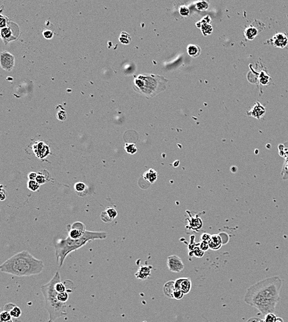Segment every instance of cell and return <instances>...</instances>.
Here are the masks:
<instances>
[{
  "mask_svg": "<svg viewBox=\"0 0 288 322\" xmlns=\"http://www.w3.org/2000/svg\"><path fill=\"white\" fill-rule=\"evenodd\" d=\"M175 290V281L166 282L163 287L164 295L169 299H173V293Z\"/></svg>",
  "mask_w": 288,
  "mask_h": 322,
  "instance_id": "cell-18",
  "label": "cell"
},
{
  "mask_svg": "<svg viewBox=\"0 0 288 322\" xmlns=\"http://www.w3.org/2000/svg\"><path fill=\"white\" fill-rule=\"evenodd\" d=\"M211 235H209L208 234H203L202 236H201V239H202V241H206V242H208L209 240L210 239V237H211Z\"/></svg>",
  "mask_w": 288,
  "mask_h": 322,
  "instance_id": "cell-42",
  "label": "cell"
},
{
  "mask_svg": "<svg viewBox=\"0 0 288 322\" xmlns=\"http://www.w3.org/2000/svg\"><path fill=\"white\" fill-rule=\"evenodd\" d=\"M180 13L183 16H188L190 14L189 8L186 6H181L180 8Z\"/></svg>",
  "mask_w": 288,
  "mask_h": 322,
  "instance_id": "cell-36",
  "label": "cell"
},
{
  "mask_svg": "<svg viewBox=\"0 0 288 322\" xmlns=\"http://www.w3.org/2000/svg\"><path fill=\"white\" fill-rule=\"evenodd\" d=\"M266 113L265 107L260 102H256L252 109L248 112V115L257 119H260Z\"/></svg>",
  "mask_w": 288,
  "mask_h": 322,
  "instance_id": "cell-13",
  "label": "cell"
},
{
  "mask_svg": "<svg viewBox=\"0 0 288 322\" xmlns=\"http://www.w3.org/2000/svg\"><path fill=\"white\" fill-rule=\"evenodd\" d=\"M7 24V18L5 16H3L1 14V20H0V27L1 29L6 27Z\"/></svg>",
  "mask_w": 288,
  "mask_h": 322,
  "instance_id": "cell-38",
  "label": "cell"
},
{
  "mask_svg": "<svg viewBox=\"0 0 288 322\" xmlns=\"http://www.w3.org/2000/svg\"><path fill=\"white\" fill-rule=\"evenodd\" d=\"M167 266L170 271L176 273H180L185 268V265L182 259L177 255H175L168 257Z\"/></svg>",
  "mask_w": 288,
  "mask_h": 322,
  "instance_id": "cell-7",
  "label": "cell"
},
{
  "mask_svg": "<svg viewBox=\"0 0 288 322\" xmlns=\"http://www.w3.org/2000/svg\"><path fill=\"white\" fill-rule=\"evenodd\" d=\"M37 177V174L34 172H31L28 174L29 180H35Z\"/></svg>",
  "mask_w": 288,
  "mask_h": 322,
  "instance_id": "cell-41",
  "label": "cell"
},
{
  "mask_svg": "<svg viewBox=\"0 0 288 322\" xmlns=\"http://www.w3.org/2000/svg\"><path fill=\"white\" fill-rule=\"evenodd\" d=\"M57 119L60 121H64L67 118V113L64 110H60L57 112Z\"/></svg>",
  "mask_w": 288,
  "mask_h": 322,
  "instance_id": "cell-34",
  "label": "cell"
},
{
  "mask_svg": "<svg viewBox=\"0 0 288 322\" xmlns=\"http://www.w3.org/2000/svg\"><path fill=\"white\" fill-rule=\"evenodd\" d=\"M6 191L3 189H1V200L3 201V200L6 199Z\"/></svg>",
  "mask_w": 288,
  "mask_h": 322,
  "instance_id": "cell-44",
  "label": "cell"
},
{
  "mask_svg": "<svg viewBox=\"0 0 288 322\" xmlns=\"http://www.w3.org/2000/svg\"><path fill=\"white\" fill-rule=\"evenodd\" d=\"M0 63L1 68L7 71H11L14 66V57L10 53L3 51L1 54Z\"/></svg>",
  "mask_w": 288,
  "mask_h": 322,
  "instance_id": "cell-9",
  "label": "cell"
},
{
  "mask_svg": "<svg viewBox=\"0 0 288 322\" xmlns=\"http://www.w3.org/2000/svg\"><path fill=\"white\" fill-rule=\"evenodd\" d=\"M275 322H284V320H283V319L281 317H276V319Z\"/></svg>",
  "mask_w": 288,
  "mask_h": 322,
  "instance_id": "cell-45",
  "label": "cell"
},
{
  "mask_svg": "<svg viewBox=\"0 0 288 322\" xmlns=\"http://www.w3.org/2000/svg\"><path fill=\"white\" fill-rule=\"evenodd\" d=\"M196 8L199 11H205L208 7V4L205 1L198 2L196 3Z\"/></svg>",
  "mask_w": 288,
  "mask_h": 322,
  "instance_id": "cell-32",
  "label": "cell"
},
{
  "mask_svg": "<svg viewBox=\"0 0 288 322\" xmlns=\"http://www.w3.org/2000/svg\"><path fill=\"white\" fill-rule=\"evenodd\" d=\"M199 248L201 250H203V252H205V251H207L209 249V244H208V242H206V241H202V242L200 244V246H199Z\"/></svg>",
  "mask_w": 288,
  "mask_h": 322,
  "instance_id": "cell-39",
  "label": "cell"
},
{
  "mask_svg": "<svg viewBox=\"0 0 288 322\" xmlns=\"http://www.w3.org/2000/svg\"><path fill=\"white\" fill-rule=\"evenodd\" d=\"M35 155L39 159H44L50 154V148L44 142H36L32 146Z\"/></svg>",
  "mask_w": 288,
  "mask_h": 322,
  "instance_id": "cell-10",
  "label": "cell"
},
{
  "mask_svg": "<svg viewBox=\"0 0 288 322\" xmlns=\"http://www.w3.org/2000/svg\"><path fill=\"white\" fill-rule=\"evenodd\" d=\"M108 237L107 232L86 231L84 235L79 239H72L67 237L64 239L59 240L55 244L56 261L59 267H62L68 255L72 252L79 249L88 242L94 240H103Z\"/></svg>",
  "mask_w": 288,
  "mask_h": 322,
  "instance_id": "cell-4",
  "label": "cell"
},
{
  "mask_svg": "<svg viewBox=\"0 0 288 322\" xmlns=\"http://www.w3.org/2000/svg\"><path fill=\"white\" fill-rule=\"evenodd\" d=\"M187 52L190 57L193 58H197L200 56L201 50L199 46L196 45L190 44L187 47Z\"/></svg>",
  "mask_w": 288,
  "mask_h": 322,
  "instance_id": "cell-22",
  "label": "cell"
},
{
  "mask_svg": "<svg viewBox=\"0 0 288 322\" xmlns=\"http://www.w3.org/2000/svg\"><path fill=\"white\" fill-rule=\"evenodd\" d=\"M12 320V317L9 312L3 310L0 314V321L6 322Z\"/></svg>",
  "mask_w": 288,
  "mask_h": 322,
  "instance_id": "cell-31",
  "label": "cell"
},
{
  "mask_svg": "<svg viewBox=\"0 0 288 322\" xmlns=\"http://www.w3.org/2000/svg\"><path fill=\"white\" fill-rule=\"evenodd\" d=\"M45 174V170H44V173H39L37 174V177L36 179V180L40 184V185H42V184H44L46 182L48 181V178L46 177V175L44 174Z\"/></svg>",
  "mask_w": 288,
  "mask_h": 322,
  "instance_id": "cell-30",
  "label": "cell"
},
{
  "mask_svg": "<svg viewBox=\"0 0 288 322\" xmlns=\"http://www.w3.org/2000/svg\"><path fill=\"white\" fill-rule=\"evenodd\" d=\"M271 80L270 76L264 71H262L259 77V81L262 85H267Z\"/></svg>",
  "mask_w": 288,
  "mask_h": 322,
  "instance_id": "cell-24",
  "label": "cell"
},
{
  "mask_svg": "<svg viewBox=\"0 0 288 322\" xmlns=\"http://www.w3.org/2000/svg\"><path fill=\"white\" fill-rule=\"evenodd\" d=\"M0 322H13V320H9V321H6V322H1V321H0Z\"/></svg>",
  "mask_w": 288,
  "mask_h": 322,
  "instance_id": "cell-46",
  "label": "cell"
},
{
  "mask_svg": "<svg viewBox=\"0 0 288 322\" xmlns=\"http://www.w3.org/2000/svg\"><path fill=\"white\" fill-rule=\"evenodd\" d=\"M278 150L280 155L285 159L281 171V175L283 180H288V142H286L284 144H280Z\"/></svg>",
  "mask_w": 288,
  "mask_h": 322,
  "instance_id": "cell-8",
  "label": "cell"
},
{
  "mask_svg": "<svg viewBox=\"0 0 288 322\" xmlns=\"http://www.w3.org/2000/svg\"><path fill=\"white\" fill-rule=\"evenodd\" d=\"M40 184L35 180H29L27 182V189L32 192H36L40 189Z\"/></svg>",
  "mask_w": 288,
  "mask_h": 322,
  "instance_id": "cell-26",
  "label": "cell"
},
{
  "mask_svg": "<svg viewBox=\"0 0 288 322\" xmlns=\"http://www.w3.org/2000/svg\"><path fill=\"white\" fill-rule=\"evenodd\" d=\"M68 237L72 239L81 238L86 232L85 225L81 222H75L72 225H68Z\"/></svg>",
  "mask_w": 288,
  "mask_h": 322,
  "instance_id": "cell-6",
  "label": "cell"
},
{
  "mask_svg": "<svg viewBox=\"0 0 288 322\" xmlns=\"http://www.w3.org/2000/svg\"><path fill=\"white\" fill-rule=\"evenodd\" d=\"M152 269L151 266L141 265L137 272L135 274V276L137 279L141 280H145L148 279L151 276V270Z\"/></svg>",
  "mask_w": 288,
  "mask_h": 322,
  "instance_id": "cell-16",
  "label": "cell"
},
{
  "mask_svg": "<svg viewBox=\"0 0 288 322\" xmlns=\"http://www.w3.org/2000/svg\"><path fill=\"white\" fill-rule=\"evenodd\" d=\"M60 281V273L57 271L47 284L41 286V290L44 299L45 308L49 314L48 322H55L57 319L67 315V304L59 301L57 297L59 292L55 289L56 284Z\"/></svg>",
  "mask_w": 288,
  "mask_h": 322,
  "instance_id": "cell-3",
  "label": "cell"
},
{
  "mask_svg": "<svg viewBox=\"0 0 288 322\" xmlns=\"http://www.w3.org/2000/svg\"><path fill=\"white\" fill-rule=\"evenodd\" d=\"M45 267L43 261L24 250L6 260L0 266L1 271L17 277L40 274Z\"/></svg>",
  "mask_w": 288,
  "mask_h": 322,
  "instance_id": "cell-2",
  "label": "cell"
},
{
  "mask_svg": "<svg viewBox=\"0 0 288 322\" xmlns=\"http://www.w3.org/2000/svg\"><path fill=\"white\" fill-rule=\"evenodd\" d=\"M276 319V316L274 313H270L265 316V322H275Z\"/></svg>",
  "mask_w": 288,
  "mask_h": 322,
  "instance_id": "cell-35",
  "label": "cell"
},
{
  "mask_svg": "<svg viewBox=\"0 0 288 322\" xmlns=\"http://www.w3.org/2000/svg\"><path fill=\"white\" fill-rule=\"evenodd\" d=\"M42 35L45 39H51L54 36V33L52 31L49 29H44L42 30Z\"/></svg>",
  "mask_w": 288,
  "mask_h": 322,
  "instance_id": "cell-33",
  "label": "cell"
},
{
  "mask_svg": "<svg viewBox=\"0 0 288 322\" xmlns=\"http://www.w3.org/2000/svg\"><path fill=\"white\" fill-rule=\"evenodd\" d=\"M118 216L117 211L111 207L107 208L106 209L102 212L101 214V220L105 222L108 223L113 221Z\"/></svg>",
  "mask_w": 288,
  "mask_h": 322,
  "instance_id": "cell-14",
  "label": "cell"
},
{
  "mask_svg": "<svg viewBox=\"0 0 288 322\" xmlns=\"http://www.w3.org/2000/svg\"><path fill=\"white\" fill-rule=\"evenodd\" d=\"M16 306L13 304V303H11V302H9L7 304H6L4 306V311H6V312H9L14 307H15Z\"/></svg>",
  "mask_w": 288,
  "mask_h": 322,
  "instance_id": "cell-40",
  "label": "cell"
},
{
  "mask_svg": "<svg viewBox=\"0 0 288 322\" xmlns=\"http://www.w3.org/2000/svg\"><path fill=\"white\" fill-rule=\"evenodd\" d=\"M12 318H14V319H17L19 317H21V314H22V311L21 310V309L17 307V306L14 307L10 312H9Z\"/></svg>",
  "mask_w": 288,
  "mask_h": 322,
  "instance_id": "cell-29",
  "label": "cell"
},
{
  "mask_svg": "<svg viewBox=\"0 0 288 322\" xmlns=\"http://www.w3.org/2000/svg\"><path fill=\"white\" fill-rule=\"evenodd\" d=\"M184 294L182 291L179 290H175L173 293V299L176 300H181L184 296Z\"/></svg>",
  "mask_w": 288,
  "mask_h": 322,
  "instance_id": "cell-37",
  "label": "cell"
},
{
  "mask_svg": "<svg viewBox=\"0 0 288 322\" xmlns=\"http://www.w3.org/2000/svg\"><path fill=\"white\" fill-rule=\"evenodd\" d=\"M211 18L209 16H206L202 19L201 21L198 22L196 24L198 27H200L203 34L208 35L213 31V27L211 25Z\"/></svg>",
  "mask_w": 288,
  "mask_h": 322,
  "instance_id": "cell-15",
  "label": "cell"
},
{
  "mask_svg": "<svg viewBox=\"0 0 288 322\" xmlns=\"http://www.w3.org/2000/svg\"><path fill=\"white\" fill-rule=\"evenodd\" d=\"M144 180L150 184H154L158 178V173L153 169H150L144 172L143 175Z\"/></svg>",
  "mask_w": 288,
  "mask_h": 322,
  "instance_id": "cell-20",
  "label": "cell"
},
{
  "mask_svg": "<svg viewBox=\"0 0 288 322\" xmlns=\"http://www.w3.org/2000/svg\"><path fill=\"white\" fill-rule=\"evenodd\" d=\"M131 40V38L129 34H127V32H123L121 33V37L119 38V40L122 44H128L130 43Z\"/></svg>",
  "mask_w": 288,
  "mask_h": 322,
  "instance_id": "cell-27",
  "label": "cell"
},
{
  "mask_svg": "<svg viewBox=\"0 0 288 322\" xmlns=\"http://www.w3.org/2000/svg\"><path fill=\"white\" fill-rule=\"evenodd\" d=\"M283 279L275 276L262 279L248 287L244 301L257 309L264 316L274 313L280 301V291Z\"/></svg>",
  "mask_w": 288,
  "mask_h": 322,
  "instance_id": "cell-1",
  "label": "cell"
},
{
  "mask_svg": "<svg viewBox=\"0 0 288 322\" xmlns=\"http://www.w3.org/2000/svg\"><path fill=\"white\" fill-rule=\"evenodd\" d=\"M1 37L4 44H7L9 41L14 40L16 39V37L13 35L12 28L10 27H6L1 29Z\"/></svg>",
  "mask_w": 288,
  "mask_h": 322,
  "instance_id": "cell-19",
  "label": "cell"
},
{
  "mask_svg": "<svg viewBox=\"0 0 288 322\" xmlns=\"http://www.w3.org/2000/svg\"><path fill=\"white\" fill-rule=\"evenodd\" d=\"M168 80L163 76L149 74L140 75L135 79V88L139 92L152 97L166 89Z\"/></svg>",
  "mask_w": 288,
  "mask_h": 322,
  "instance_id": "cell-5",
  "label": "cell"
},
{
  "mask_svg": "<svg viewBox=\"0 0 288 322\" xmlns=\"http://www.w3.org/2000/svg\"><path fill=\"white\" fill-rule=\"evenodd\" d=\"M247 322H265V321L258 317H252L247 320Z\"/></svg>",
  "mask_w": 288,
  "mask_h": 322,
  "instance_id": "cell-43",
  "label": "cell"
},
{
  "mask_svg": "<svg viewBox=\"0 0 288 322\" xmlns=\"http://www.w3.org/2000/svg\"><path fill=\"white\" fill-rule=\"evenodd\" d=\"M209 249L213 250L220 249L222 245V240L221 237L218 234L212 235L208 241Z\"/></svg>",
  "mask_w": 288,
  "mask_h": 322,
  "instance_id": "cell-17",
  "label": "cell"
},
{
  "mask_svg": "<svg viewBox=\"0 0 288 322\" xmlns=\"http://www.w3.org/2000/svg\"><path fill=\"white\" fill-rule=\"evenodd\" d=\"M192 288V282L190 278H179L175 281L176 290L181 291L183 294H188Z\"/></svg>",
  "mask_w": 288,
  "mask_h": 322,
  "instance_id": "cell-12",
  "label": "cell"
},
{
  "mask_svg": "<svg viewBox=\"0 0 288 322\" xmlns=\"http://www.w3.org/2000/svg\"><path fill=\"white\" fill-rule=\"evenodd\" d=\"M69 293L70 292L68 291L58 293L57 297H58L59 301L62 303L66 304V302H67V301L69 300Z\"/></svg>",
  "mask_w": 288,
  "mask_h": 322,
  "instance_id": "cell-28",
  "label": "cell"
},
{
  "mask_svg": "<svg viewBox=\"0 0 288 322\" xmlns=\"http://www.w3.org/2000/svg\"><path fill=\"white\" fill-rule=\"evenodd\" d=\"M75 192L80 196H84L88 192V187L83 182H77L74 185Z\"/></svg>",
  "mask_w": 288,
  "mask_h": 322,
  "instance_id": "cell-21",
  "label": "cell"
},
{
  "mask_svg": "<svg viewBox=\"0 0 288 322\" xmlns=\"http://www.w3.org/2000/svg\"><path fill=\"white\" fill-rule=\"evenodd\" d=\"M269 42L275 47L284 49L288 44V37L285 34L279 32L275 34Z\"/></svg>",
  "mask_w": 288,
  "mask_h": 322,
  "instance_id": "cell-11",
  "label": "cell"
},
{
  "mask_svg": "<svg viewBox=\"0 0 288 322\" xmlns=\"http://www.w3.org/2000/svg\"><path fill=\"white\" fill-rule=\"evenodd\" d=\"M126 151L131 155L135 154L137 152V148L135 144L133 143H126L124 146Z\"/></svg>",
  "mask_w": 288,
  "mask_h": 322,
  "instance_id": "cell-25",
  "label": "cell"
},
{
  "mask_svg": "<svg viewBox=\"0 0 288 322\" xmlns=\"http://www.w3.org/2000/svg\"><path fill=\"white\" fill-rule=\"evenodd\" d=\"M244 34H245V36L246 37V38L248 40H253L256 37V36L258 35V30L255 27L250 26L245 30Z\"/></svg>",
  "mask_w": 288,
  "mask_h": 322,
  "instance_id": "cell-23",
  "label": "cell"
}]
</instances>
